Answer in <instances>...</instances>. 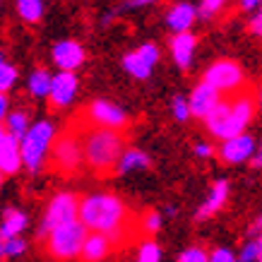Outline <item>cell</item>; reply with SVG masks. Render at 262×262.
Listing matches in <instances>:
<instances>
[{
	"label": "cell",
	"mask_w": 262,
	"mask_h": 262,
	"mask_svg": "<svg viewBox=\"0 0 262 262\" xmlns=\"http://www.w3.org/2000/svg\"><path fill=\"white\" fill-rule=\"evenodd\" d=\"M257 246H260V255H257V262H262V231H260V238H257Z\"/></svg>",
	"instance_id": "cell-40"
},
{
	"label": "cell",
	"mask_w": 262,
	"mask_h": 262,
	"mask_svg": "<svg viewBox=\"0 0 262 262\" xmlns=\"http://www.w3.org/2000/svg\"><path fill=\"white\" fill-rule=\"evenodd\" d=\"M53 137H56V130L48 120H39L29 127V133L22 137V159L24 166L29 173H39L46 157L51 154V147H53Z\"/></svg>",
	"instance_id": "cell-5"
},
{
	"label": "cell",
	"mask_w": 262,
	"mask_h": 262,
	"mask_svg": "<svg viewBox=\"0 0 262 262\" xmlns=\"http://www.w3.org/2000/svg\"><path fill=\"white\" fill-rule=\"evenodd\" d=\"M257 255H260V246H257V241H248L243 250L238 255V262H257Z\"/></svg>",
	"instance_id": "cell-32"
},
{
	"label": "cell",
	"mask_w": 262,
	"mask_h": 262,
	"mask_svg": "<svg viewBox=\"0 0 262 262\" xmlns=\"http://www.w3.org/2000/svg\"><path fill=\"white\" fill-rule=\"evenodd\" d=\"M195 154H198L200 159H209V157L214 154V147H212V144H207V142H198L195 144Z\"/></svg>",
	"instance_id": "cell-34"
},
{
	"label": "cell",
	"mask_w": 262,
	"mask_h": 262,
	"mask_svg": "<svg viewBox=\"0 0 262 262\" xmlns=\"http://www.w3.org/2000/svg\"><path fill=\"white\" fill-rule=\"evenodd\" d=\"M113 248V241L106 236V233H101V231H89L87 236V243H84V248H82V260L84 262H101L106 255L111 253Z\"/></svg>",
	"instance_id": "cell-19"
},
{
	"label": "cell",
	"mask_w": 262,
	"mask_h": 262,
	"mask_svg": "<svg viewBox=\"0 0 262 262\" xmlns=\"http://www.w3.org/2000/svg\"><path fill=\"white\" fill-rule=\"evenodd\" d=\"M173 116L176 120H181V123H185V120L192 116L190 111V99H183V96H176L173 99Z\"/></svg>",
	"instance_id": "cell-30"
},
{
	"label": "cell",
	"mask_w": 262,
	"mask_h": 262,
	"mask_svg": "<svg viewBox=\"0 0 262 262\" xmlns=\"http://www.w3.org/2000/svg\"><path fill=\"white\" fill-rule=\"evenodd\" d=\"M75 219H80V200L75 198L72 192H58L46 207V214L41 219L39 236H48L53 229L65 226V224L75 222Z\"/></svg>",
	"instance_id": "cell-6"
},
{
	"label": "cell",
	"mask_w": 262,
	"mask_h": 262,
	"mask_svg": "<svg viewBox=\"0 0 262 262\" xmlns=\"http://www.w3.org/2000/svg\"><path fill=\"white\" fill-rule=\"evenodd\" d=\"M219 101H222V92H219L214 84H209L207 80H202L190 94V111L195 118L205 120L207 116L216 108Z\"/></svg>",
	"instance_id": "cell-13"
},
{
	"label": "cell",
	"mask_w": 262,
	"mask_h": 262,
	"mask_svg": "<svg viewBox=\"0 0 262 262\" xmlns=\"http://www.w3.org/2000/svg\"><path fill=\"white\" fill-rule=\"evenodd\" d=\"M255 113V99L250 92H236L233 96L216 103V108L205 118L209 135L216 140H229L241 133H246Z\"/></svg>",
	"instance_id": "cell-2"
},
{
	"label": "cell",
	"mask_w": 262,
	"mask_h": 262,
	"mask_svg": "<svg viewBox=\"0 0 262 262\" xmlns=\"http://www.w3.org/2000/svg\"><path fill=\"white\" fill-rule=\"evenodd\" d=\"M226 200H229V183L226 181H216L212 185V190H209V198L200 205V209L195 212V222H207L209 216H214L219 209H224L226 205Z\"/></svg>",
	"instance_id": "cell-16"
},
{
	"label": "cell",
	"mask_w": 262,
	"mask_h": 262,
	"mask_svg": "<svg viewBox=\"0 0 262 262\" xmlns=\"http://www.w3.org/2000/svg\"><path fill=\"white\" fill-rule=\"evenodd\" d=\"M159 48L157 43H142L140 48L130 51L123 56V68H125L127 75H133L135 80H147L154 70V65L159 63Z\"/></svg>",
	"instance_id": "cell-9"
},
{
	"label": "cell",
	"mask_w": 262,
	"mask_h": 262,
	"mask_svg": "<svg viewBox=\"0 0 262 262\" xmlns=\"http://www.w3.org/2000/svg\"><path fill=\"white\" fill-rule=\"evenodd\" d=\"M198 8L190 3H176L173 8L166 12V24L173 34L178 32H190V27L198 19Z\"/></svg>",
	"instance_id": "cell-18"
},
{
	"label": "cell",
	"mask_w": 262,
	"mask_h": 262,
	"mask_svg": "<svg viewBox=\"0 0 262 262\" xmlns=\"http://www.w3.org/2000/svg\"><path fill=\"white\" fill-rule=\"evenodd\" d=\"M29 127L32 125H29V113L27 111H15V113H10V116H5V130L12 133L17 140H22L29 133Z\"/></svg>",
	"instance_id": "cell-23"
},
{
	"label": "cell",
	"mask_w": 262,
	"mask_h": 262,
	"mask_svg": "<svg viewBox=\"0 0 262 262\" xmlns=\"http://www.w3.org/2000/svg\"><path fill=\"white\" fill-rule=\"evenodd\" d=\"M51 157L60 173H75L84 161V140H80L75 133L56 137L51 147Z\"/></svg>",
	"instance_id": "cell-7"
},
{
	"label": "cell",
	"mask_w": 262,
	"mask_h": 262,
	"mask_svg": "<svg viewBox=\"0 0 262 262\" xmlns=\"http://www.w3.org/2000/svg\"><path fill=\"white\" fill-rule=\"evenodd\" d=\"M209 262H238V257L231 253L229 248H216L214 253L209 255Z\"/></svg>",
	"instance_id": "cell-33"
},
{
	"label": "cell",
	"mask_w": 262,
	"mask_h": 262,
	"mask_svg": "<svg viewBox=\"0 0 262 262\" xmlns=\"http://www.w3.org/2000/svg\"><path fill=\"white\" fill-rule=\"evenodd\" d=\"M161 260V248L154 241H142L137 248V262H159Z\"/></svg>",
	"instance_id": "cell-26"
},
{
	"label": "cell",
	"mask_w": 262,
	"mask_h": 262,
	"mask_svg": "<svg viewBox=\"0 0 262 262\" xmlns=\"http://www.w3.org/2000/svg\"><path fill=\"white\" fill-rule=\"evenodd\" d=\"M195 46H198V39H195L190 32H178L173 39H171V56H173L176 65H178L181 70H188L192 65Z\"/></svg>",
	"instance_id": "cell-17"
},
{
	"label": "cell",
	"mask_w": 262,
	"mask_h": 262,
	"mask_svg": "<svg viewBox=\"0 0 262 262\" xmlns=\"http://www.w3.org/2000/svg\"><path fill=\"white\" fill-rule=\"evenodd\" d=\"M257 229H260V231H262V216H260V222H257Z\"/></svg>",
	"instance_id": "cell-42"
},
{
	"label": "cell",
	"mask_w": 262,
	"mask_h": 262,
	"mask_svg": "<svg viewBox=\"0 0 262 262\" xmlns=\"http://www.w3.org/2000/svg\"><path fill=\"white\" fill-rule=\"evenodd\" d=\"M17 12L27 24H36L43 15V0H15Z\"/></svg>",
	"instance_id": "cell-24"
},
{
	"label": "cell",
	"mask_w": 262,
	"mask_h": 262,
	"mask_svg": "<svg viewBox=\"0 0 262 262\" xmlns=\"http://www.w3.org/2000/svg\"><path fill=\"white\" fill-rule=\"evenodd\" d=\"M149 166H151V159L142 149H125L123 157H120V161H118V166H116V173L125 176V173L142 171V168H149Z\"/></svg>",
	"instance_id": "cell-20"
},
{
	"label": "cell",
	"mask_w": 262,
	"mask_h": 262,
	"mask_svg": "<svg viewBox=\"0 0 262 262\" xmlns=\"http://www.w3.org/2000/svg\"><path fill=\"white\" fill-rule=\"evenodd\" d=\"M27 214L19 212V209H10L5 219H3V229H0V241L12 238V236H19L24 229H27Z\"/></svg>",
	"instance_id": "cell-21"
},
{
	"label": "cell",
	"mask_w": 262,
	"mask_h": 262,
	"mask_svg": "<svg viewBox=\"0 0 262 262\" xmlns=\"http://www.w3.org/2000/svg\"><path fill=\"white\" fill-rule=\"evenodd\" d=\"M250 166H253V168H262V144L255 149L253 159H250Z\"/></svg>",
	"instance_id": "cell-36"
},
{
	"label": "cell",
	"mask_w": 262,
	"mask_h": 262,
	"mask_svg": "<svg viewBox=\"0 0 262 262\" xmlns=\"http://www.w3.org/2000/svg\"><path fill=\"white\" fill-rule=\"evenodd\" d=\"M87 120L99 127H111V130H125L127 127V113L106 99H96L89 103Z\"/></svg>",
	"instance_id": "cell-10"
},
{
	"label": "cell",
	"mask_w": 262,
	"mask_h": 262,
	"mask_svg": "<svg viewBox=\"0 0 262 262\" xmlns=\"http://www.w3.org/2000/svg\"><path fill=\"white\" fill-rule=\"evenodd\" d=\"M166 214H168V216H173V214H176V207H173V205H168V207H166Z\"/></svg>",
	"instance_id": "cell-41"
},
{
	"label": "cell",
	"mask_w": 262,
	"mask_h": 262,
	"mask_svg": "<svg viewBox=\"0 0 262 262\" xmlns=\"http://www.w3.org/2000/svg\"><path fill=\"white\" fill-rule=\"evenodd\" d=\"M51 82H53V75H48L46 70H34L29 75V80H27V89H29V94L32 96H48L51 94Z\"/></svg>",
	"instance_id": "cell-22"
},
{
	"label": "cell",
	"mask_w": 262,
	"mask_h": 262,
	"mask_svg": "<svg viewBox=\"0 0 262 262\" xmlns=\"http://www.w3.org/2000/svg\"><path fill=\"white\" fill-rule=\"evenodd\" d=\"M178 262H209V255L202 250V248H188V250H183Z\"/></svg>",
	"instance_id": "cell-31"
},
{
	"label": "cell",
	"mask_w": 262,
	"mask_h": 262,
	"mask_svg": "<svg viewBox=\"0 0 262 262\" xmlns=\"http://www.w3.org/2000/svg\"><path fill=\"white\" fill-rule=\"evenodd\" d=\"M77 94V77L72 70H60L58 75H53V82H51V103L56 108H65L70 106V101Z\"/></svg>",
	"instance_id": "cell-14"
},
{
	"label": "cell",
	"mask_w": 262,
	"mask_h": 262,
	"mask_svg": "<svg viewBox=\"0 0 262 262\" xmlns=\"http://www.w3.org/2000/svg\"><path fill=\"white\" fill-rule=\"evenodd\" d=\"M202 80L214 84L222 94H229V92H238V87H243V70L236 60L222 58V60H216L207 68Z\"/></svg>",
	"instance_id": "cell-8"
},
{
	"label": "cell",
	"mask_w": 262,
	"mask_h": 262,
	"mask_svg": "<svg viewBox=\"0 0 262 262\" xmlns=\"http://www.w3.org/2000/svg\"><path fill=\"white\" fill-rule=\"evenodd\" d=\"M80 219L89 226V231H101L113 241V246H118L125 238L130 209L120 198L101 192L80 200Z\"/></svg>",
	"instance_id": "cell-1"
},
{
	"label": "cell",
	"mask_w": 262,
	"mask_h": 262,
	"mask_svg": "<svg viewBox=\"0 0 262 262\" xmlns=\"http://www.w3.org/2000/svg\"><path fill=\"white\" fill-rule=\"evenodd\" d=\"M22 166V140H17L12 133L3 127V133H0V171L3 176H15Z\"/></svg>",
	"instance_id": "cell-12"
},
{
	"label": "cell",
	"mask_w": 262,
	"mask_h": 262,
	"mask_svg": "<svg viewBox=\"0 0 262 262\" xmlns=\"http://www.w3.org/2000/svg\"><path fill=\"white\" fill-rule=\"evenodd\" d=\"M260 106H262V89H260Z\"/></svg>",
	"instance_id": "cell-43"
},
{
	"label": "cell",
	"mask_w": 262,
	"mask_h": 262,
	"mask_svg": "<svg viewBox=\"0 0 262 262\" xmlns=\"http://www.w3.org/2000/svg\"><path fill=\"white\" fill-rule=\"evenodd\" d=\"M226 5V0H200V8H198V15L202 19H212L214 15H219Z\"/></svg>",
	"instance_id": "cell-28"
},
{
	"label": "cell",
	"mask_w": 262,
	"mask_h": 262,
	"mask_svg": "<svg viewBox=\"0 0 262 262\" xmlns=\"http://www.w3.org/2000/svg\"><path fill=\"white\" fill-rule=\"evenodd\" d=\"M149 3H154V0H130V3H127V8H137V5H149Z\"/></svg>",
	"instance_id": "cell-39"
},
{
	"label": "cell",
	"mask_w": 262,
	"mask_h": 262,
	"mask_svg": "<svg viewBox=\"0 0 262 262\" xmlns=\"http://www.w3.org/2000/svg\"><path fill=\"white\" fill-rule=\"evenodd\" d=\"M51 56H53V63L58 65V70H77L82 63H84V48L77 43V41H58L53 51H51Z\"/></svg>",
	"instance_id": "cell-15"
},
{
	"label": "cell",
	"mask_w": 262,
	"mask_h": 262,
	"mask_svg": "<svg viewBox=\"0 0 262 262\" xmlns=\"http://www.w3.org/2000/svg\"><path fill=\"white\" fill-rule=\"evenodd\" d=\"M27 250V241L19 238V236H12V238H5L0 243V255L10 260V257H17V255H22Z\"/></svg>",
	"instance_id": "cell-25"
},
{
	"label": "cell",
	"mask_w": 262,
	"mask_h": 262,
	"mask_svg": "<svg viewBox=\"0 0 262 262\" xmlns=\"http://www.w3.org/2000/svg\"><path fill=\"white\" fill-rule=\"evenodd\" d=\"M140 226H142V231L144 233H149V236L151 233H157V231L161 229V214L159 212H154V209H149V212L140 219Z\"/></svg>",
	"instance_id": "cell-29"
},
{
	"label": "cell",
	"mask_w": 262,
	"mask_h": 262,
	"mask_svg": "<svg viewBox=\"0 0 262 262\" xmlns=\"http://www.w3.org/2000/svg\"><path fill=\"white\" fill-rule=\"evenodd\" d=\"M250 32L255 34V36H262V8L255 12V17L250 19Z\"/></svg>",
	"instance_id": "cell-35"
},
{
	"label": "cell",
	"mask_w": 262,
	"mask_h": 262,
	"mask_svg": "<svg viewBox=\"0 0 262 262\" xmlns=\"http://www.w3.org/2000/svg\"><path fill=\"white\" fill-rule=\"evenodd\" d=\"M89 226L82 219L58 226L46 236V250L56 260H75L82 255V248L87 243Z\"/></svg>",
	"instance_id": "cell-4"
},
{
	"label": "cell",
	"mask_w": 262,
	"mask_h": 262,
	"mask_svg": "<svg viewBox=\"0 0 262 262\" xmlns=\"http://www.w3.org/2000/svg\"><path fill=\"white\" fill-rule=\"evenodd\" d=\"M238 3H241V8H243V10H255L262 0H238Z\"/></svg>",
	"instance_id": "cell-38"
},
{
	"label": "cell",
	"mask_w": 262,
	"mask_h": 262,
	"mask_svg": "<svg viewBox=\"0 0 262 262\" xmlns=\"http://www.w3.org/2000/svg\"><path fill=\"white\" fill-rule=\"evenodd\" d=\"M255 140L246 133H241L236 137H229V140H222V147H219V159L224 164H231V166H236V164H243V161H250L255 154Z\"/></svg>",
	"instance_id": "cell-11"
},
{
	"label": "cell",
	"mask_w": 262,
	"mask_h": 262,
	"mask_svg": "<svg viewBox=\"0 0 262 262\" xmlns=\"http://www.w3.org/2000/svg\"><path fill=\"white\" fill-rule=\"evenodd\" d=\"M15 82H17V68L12 63H8V60H3L0 63V92L8 94L10 89L15 87Z\"/></svg>",
	"instance_id": "cell-27"
},
{
	"label": "cell",
	"mask_w": 262,
	"mask_h": 262,
	"mask_svg": "<svg viewBox=\"0 0 262 262\" xmlns=\"http://www.w3.org/2000/svg\"><path fill=\"white\" fill-rule=\"evenodd\" d=\"M0 116H3V118L8 116V94H5V92L0 94Z\"/></svg>",
	"instance_id": "cell-37"
},
{
	"label": "cell",
	"mask_w": 262,
	"mask_h": 262,
	"mask_svg": "<svg viewBox=\"0 0 262 262\" xmlns=\"http://www.w3.org/2000/svg\"><path fill=\"white\" fill-rule=\"evenodd\" d=\"M82 140H84V161L96 173L116 171L120 157L125 151V140L120 135V130L94 125Z\"/></svg>",
	"instance_id": "cell-3"
}]
</instances>
